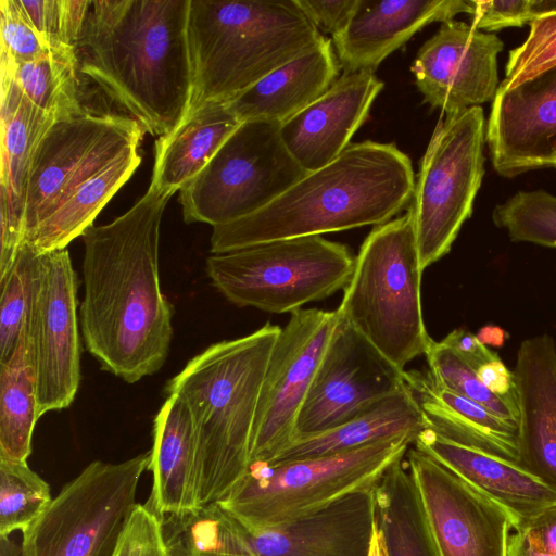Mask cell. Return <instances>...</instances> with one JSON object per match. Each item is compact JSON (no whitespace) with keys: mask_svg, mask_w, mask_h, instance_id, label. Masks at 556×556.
I'll return each mask as SVG.
<instances>
[{"mask_svg":"<svg viewBox=\"0 0 556 556\" xmlns=\"http://www.w3.org/2000/svg\"><path fill=\"white\" fill-rule=\"evenodd\" d=\"M170 197L149 187L126 213L81 236L85 346L103 370L128 383L159 371L173 340L174 309L159 273L160 227Z\"/></svg>","mask_w":556,"mask_h":556,"instance_id":"cell-1","label":"cell"},{"mask_svg":"<svg viewBox=\"0 0 556 556\" xmlns=\"http://www.w3.org/2000/svg\"><path fill=\"white\" fill-rule=\"evenodd\" d=\"M190 0H96L76 46L78 72L144 131L169 134L192 97Z\"/></svg>","mask_w":556,"mask_h":556,"instance_id":"cell-2","label":"cell"},{"mask_svg":"<svg viewBox=\"0 0 556 556\" xmlns=\"http://www.w3.org/2000/svg\"><path fill=\"white\" fill-rule=\"evenodd\" d=\"M415 175L394 142L351 143L257 212L213 227L211 253L384 224L412 202Z\"/></svg>","mask_w":556,"mask_h":556,"instance_id":"cell-3","label":"cell"},{"mask_svg":"<svg viewBox=\"0 0 556 556\" xmlns=\"http://www.w3.org/2000/svg\"><path fill=\"white\" fill-rule=\"evenodd\" d=\"M280 330L266 323L248 336L214 343L166 386L193 420L199 508L222 501L250 465L262 386Z\"/></svg>","mask_w":556,"mask_h":556,"instance_id":"cell-4","label":"cell"},{"mask_svg":"<svg viewBox=\"0 0 556 556\" xmlns=\"http://www.w3.org/2000/svg\"><path fill=\"white\" fill-rule=\"evenodd\" d=\"M188 37L189 113L233 99L325 38L296 0H190Z\"/></svg>","mask_w":556,"mask_h":556,"instance_id":"cell-5","label":"cell"},{"mask_svg":"<svg viewBox=\"0 0 556 556\" xmlns=\"http://www.w3.org/2000/svg\"><path fill=\"white\" fill-rule=\"evenodd\" d=\"M420 263L412 210L375 226L365 238L337 309L382 358L400 371L425 355Z\"/></svg>","mask_w":556,"mask_h":556,"instance_id":"cell-6","label":"cell"},{"mask_svg":"<svg viewBox=\"0 0 556 556\" xmlns=\"http://www.w3.org/2000/svg\"><path fill=\"white\" fill-rule=\"evenodd\" d=\"M413 443L412 437L400 435L336 455L274 465L251 463L217 505L243 528L276 527L372 489Z\"/></svg>","mask_w":556,"mask_h":556,"instance_id":"cell-7","label":"cell"},{"mask_svg":"<svg viewBox=\"0 0 556 556\" xmlns=\"http://www.w3.org/2000/svg\"><path fill=\"white\" fill-rule=\"evenodd\" d=\"M354 262L346 245L306 236L212 254L206 273L213 286L239 307L292 314L344 289Z\"/></svg>","mask_w":556,"mask_h":556,"instance_id":"cell-8","label":"cell"},{"mask_svg":"<svg viewBox=\"0 0 556 556\" xmlns=\"http://www.w3.org/2000/svg\"><path fill=\"white\" fill-rule=\"evenodd\" d=\"M150 459L90 463L22 532L21 556H114Z\"/></svg>","mask_w":556,"mask_h":556,"instance_id":"cell-9","label":"cell"},{"mask_svg":"<svg viewBox=\"0 0 556 556\" xmlns=\"http://www.w3.org/2000/svg\"><path fill=\"white\" fill-rule=\"evenodd\" d=\"M280 126L267 121L239 125L179 191L186 223L215 227L249 216L307 174L288 151Z\"/></svg>","mask_w":556,"mask_h":556,"instance_id":"cell-10","label":"cell"},{"mask_svg":"<svg viewBox=\"0 0 556 556\" xmlns=\"http://www.w3.org/2000/svg\"><path fill=\"white\" fill-rule=\"evenodd\" d=\"M485 132L481 106L445 114L437 123L408 206L424 269L450 252L471 216L485 173Z\"/></svg>","mask_w":556,"mask_h":556,"instance_id":"cell-11","label":"cell"},{"mask_svg":"<svg viewBox=\"0 0 556 556\" xmlns=\"http://www.w3.org/2000/svg\"><path fill=\"white\" fill-rule=\"evenodd\" d=\"M143 132L136 119L123 115H98L83 109L55 117L39 139L30 161L24 239L79 185L130 148L139 147Z\"/></svg>","mask_w":556,"mask_h":556,"instance_id":"cell-12","label":"cell"},{"mask_svg":"<svg viewBox=\"0 0 556 556\" xmlns=\"http://www.w3.org/2000/svg\"><path fill=\"white\" fill-rule=\"evenodd\" d=\"M77 289L67 249L40 254L26 320L39 417L68 407L79 388Z\"/></svg>","mask_w":556,"mask_h":556,"instance_id":"cell-13","label":"cell"},{"mask_svg":"<svg viewBox=\"0 0 556 556\" xmlns=\"http://www.w3.org/2000/svg\"><path fill=\"white\" fill-rule=\"evenodd\" d=\"M336 311L299 309L273 349L256 412L251 463H270L294 439L296 419L331 340Z\"/></svg>","mask_w":556,"mask_h":556,"instance_id":"cell-14","label":"cell"},{"mask_svg":"<svg viewBox=\"0 0 556 556\" xmlns=\"http://www.w3.org/2000/svg\"><path fill=\"white\" fill-rule=\"evenodd\" d=\"M404 386V371L382 358L338 316L298 416L293 440L338 427Z\"/></svg>","mask_w":556,"mask_h":556,"instance_id":"cell-15","label":"cell"},{"mask_svg":"<svg viewBox=\"0 0 556 556\" xmlns=\"http://www.w3.org/2000/svg\"><path fill=\"white\" fill-rule=\"evenodd\" d=\"M405 459L439 556H507L514 522L504 508L415 446Z\"/></svg>","mask_w":556,"mask_h":556,"instance_id":"cell-16","label":"cell"},{"mask_svg":"<svg viewBox=\"0 0 556 556\" xmlns=\"http://www.w3.org/2000/svg\"><path fill=\"white\" fill-rule=\"evenodd\" d=\"M504 42L462 21L441 23L410 66L424 102L445 114L492 102L498 86L497 56Z\"/></svg>","mask_w":556,"mask_h":556,"instance_id":"cell-17","label":"cell"},{"mask_svg":"<svg viewBox=\"0 0 556 556\" xmlns=\"http://www.w3.org/2000/svg\"><path fill=\"white\" fill-rule=\"evenodd\" d=\"M485 143L502 177L553 167L556 160V66L516 87L500 83Z\"/></svg>","mask_w":556,"mask_h":556,"instance_id":"cell-18","label":"cell"},{"mask_svg":"<svg viewBox=\"0 0 556 556\" xmlns=\"http://www.w3.org/2000/svg\"><path fill=\"white\" fill-rule=\"evenodd\" d=\"M383 86L375 72L344 73L323 96L281 124L290 154L307 173L331 163L351 144Z\"/></svg>","mask_w":556,"mask_h":556,"instance_id":"cell-19","label":"cell"},{"mask_svg":"<svg viewBox=\"0 0 556 556\" xmlns=\"http://www.w3.org/2000/svg\"><path fill=\"white\" fill-rule=\"evenodd\" d=\"M372 489L271 528L247 529L232 520L256 556H368L375 521Z\"/></svg>","mask_w":556,"mask_h":556,"instance_id":"cell-20","label":"cell"},{"mask_svg":"<svg viewBox=\"0 0 556 556\" xmlns=\"http://www.w3.org/2000/svg\"><path fill=\"white\" fill-rule=\"evenodd\" d=\"M518 465L556 493V343L548 334L521 342L516 365Z\"/></svg>","mask_w":556,"mask_h":556,"instance_id":"cell-21","label":"cell"},{"mask_svg":"<svg viewBox=\"0 0 556 556\" xmlns=\"http://www.w3.org/2000/svg\"><path fill=\"white\" fill-rule=\"evenodd\" d=\"M0 279L12 267L24 239L25 192L35 148L55 119L34 104L16 83L0 72Z\"/></svg>","mask_w":556,"mask_h":556,"instance_id":"cell-22","label":"cell"},{"mask_svg":"<svg viewBox=\"0 0 556 556\" xmlns=\"http://www.w3.org/2000/svg\"><path fill=\"white\" fill-rule=\"evenodd\" d=\"M471 12V0H358L345 29L332 38L340 67L375 72L428 24Z\"/></svg>","mask_w":556,"mask_h":556,"instance_id":"cell-23","label":"cell"},{"mask_svg":"<svg viewBox=\"0 0 556 556\" xmlns=\"http://www.w3.org/2000/svg\"><path fill=\"white\" fill-rule=\"evenodd\" d=\"M413 445L504 508L515 531L556 505V493L513 462L450 441L429 428Z\"/></svg>","mask_w":556,"mask_h":556,"instance_id":"cell-24","label":"cell"},{"mask_svg":"<svg viewBox=\"0 0 556 556\" xmlns=\"http://www.w3.org/2000/svg\"><path fill=\"white\" fill-rule=\"evenodd\" d=\"M152 434L153 480L147 505L161 518L199 509L195 429L179 396L168 395L154 418Z\"/></svg>","mask_w":556,"mask_h":556,"instance_id":"cell-25","label":"cell"},{"mask_svg":"<svg viewBox=\"0 0 556 556\" xmlns=\"http://www.w3.org/2000/svg\"><path fill=\"white\" fill-rule=\"evenodd\" d=\"M339 70L332 41L325 37L225 103L240 123L282 124L323 96L338 79Z\"/></svg>","mask_w":556,"mask_h":556,"instance_id":"cell-26","label":"cell"},{"mask_svg":"<svg viewBox=\"0 0 556 556\" xmlns=\"http://www.w3.org/2000/svg\"><path fill=\"white\" fill-rule=\"evenodd\" d=\"M404 383L421 409L426 428L455 443L518 465L517 424L439 386L428 371H404Z\"/></svg>","mask_w":556,"mask_h":556,"instance_id":"cell-27","label":"cell"},{"mask_svg":"<svg viewBox=\"0 0 556 556\" xmlns=\"http://www.w3.org/2000/svg\"><path fill=\"white\" fill-rule=\"evenodd\" d=\"M241 123L225 102H206L159 137L150 188L174 194L212 160Z\"/></svg>","mask_w":556,"mask_h":556,"instance_id":"cell-28","label":"cell"},{"mask_svg":"<svg viewBox=\"0 0 556 556\" xmlns=\"http://www.w3.org/2000/svg\"><path fill=\"white\" fill-rule=\"evenodd\" d=\"M426 427L424 414L405 384L338 427L293 440L268 465L341 454L400 435L415 441Z\"/></svg>","mask_w":556,"mask_h":556,"instance_id":"cell-29","label":"cell"},{"mask_svg":"<svg viewBox=\"0 0 556 556\" xmlns=\"http://www.w3.org/2000/svg\"><path fill=\"white\" fill-rule=\"evenodd\" d=\"M139 147L124 152L103 169L79 185L61 206L24 241L37 253L63 250L93 225L99 212L131 177L141 162Z\"/></svg>","mask_w":556,"mask_h":556,"instance_id":"cell-30","label":"cell"},{"mask_svg":"<svg viewBox=\"0 0 556 556\" xmlns=\"http://www.w3.org/2000/svg\"><path fill=\"white\" fill-rule=\"evenodd\" d=\"M372 491L375 522L388 556H439L405 457L387 469Z\"/></svg>","mask_w":556,"mask_h":556,"instance_id":"cell-31","label":"cell"},{"mask_svg":"<svg viewBox=\"0 0 556 556\" xmlns=\"http://www.w3.org/2000/svg\"><path fill=\"white\" fill-rule=\"evenodd\" d=\"M38 418L36 375L25 323L14 353L0 364L1 459L27 462Z\"/></svg>","mask_w":556,"mask_h":556,"instance_id":"cell-32","label":"cell"},{"mask_svg":"<svg viewBox=\"0 0 556 556\" xmlns=\"http://www.w3.org/2000/svg\"><path fill=\"white\" fill-rule=\"evenodd\" d=\"M0 72L11 76L24 94L55 117L83 110L78 99L76 51L64 45L29 62L0 58Z\"/></svg>","mask_w":556,"mask_h":556,"instance_id":"cell-33","label":"cell"},{"mask_svg":"<svg viewBox=\"0 0 556 556\" xmlns=\"http://www.w3.org/2000/svg\"><path fill=\"white\" fill-rule=\"evenodd\" d=\"M40 254L23 241L16 258L0 280V364L14 353L28 317Z\"/></svg>","mask_w":556,"mask_h":556,"instance_id":"cell-34","label":"cell"},{"mask_svg":"<svg viewBox=\"0 0 556 556\" xmlns=\"http://www.w3.org/2000/svg\"><path fill=\"white\" fill-rule=\"evenodd\" d=\"M51 501L49 484L27 462L0 458V536L26 530Z\"/></svg>","mask_w":556,"mask_h":556,"instance_id":"cell-35","label":"cell"},{"mask_svg":"<svg viewBox=\"0 0 556 556\" xmlns=\"http://www.w3.org/2000/svg\"><path fill=\"white\" fill-rule=\"evenodd\" d=\"M425 356L428 372L439 386L481 404L503 419L518 422L516 395L502 397L490 392L476 369L442 340H432Z\"/></svg>","mask_w":556,"mask_h":556,"instance_id":"cell-36","label":"cell"},{"mask_svg":"<svg viewBox=\"0 0 556 556\" xmlns=\"http://www.w3.org/2000/svg\"><path fill=\"white\" fill-rule=\"evenodd\" d=\"M492 220L515 242L556 248V195L547 191L516 192L493 208Z\"/></svg>","mask_w":556,"mask_h":556,"instance_id":"cell-37","label":"cell"},{"mask_svg":"<svg viewBox=\"0 0 556 556\" xmlns=\"http://www.w3.org/2000/svg\"><path fill=\"white\" fill-rule=\"evenodd\" d=\"M526 40L508 53L506 87H516L556 66V2L547 1L546 10L530 24Z\"/></svg>","mask_w":556,"mask_h":556,"instance_id":"cell-38","label":"cell"},{"mask_svg":"<svg viewBox=\"0 0 556 556\" xmlns=\"http://www.w3.org/2000/svg\"><path fill=\"white\" fill-rule=\"evenodd\" d=\"M0 36L1 56L13 63L33 61L62 45L42 37L25 17L17 0H0Z\"/></svg>","mask_w":556,"mask_h":556,"instance_id":"cell-39","label":"cell"},{"mask_svg":"<svg viewBox=\"0 0 556 556\" xmlns=\"http://www.w3.org/2000/svg\"><path fill=\"white\" fill-rule=\"evenodd\" d=\"M174 556H217L213 541V506L162 519Z\"/></svg>","mask_w":556,"mask_h":556,"instance_id":"cell-40","label":"cell"},{"mask_svg":"<svg viewBox=\"0 0 556 556\" xmlns=\"http://www.w3.org/2000/svg\"><path fill=\"white\" fill-rule=\"evenodd\" d=\"M114 556H174L162 518L147 504L136 506Z\"/></svg>","mask_w":556,"mask_h":556,"instance_id":"cell-41","label":"cell"},{"mask_svg":"<svg viewBox=\"0 0 556 556\" xmlns=\"http://www.w3.org/2000/svg\"><path fill=\"white\" fill-rule=\"evenodd\" d=\"M546 4L539 0H471V25L485 33L522 27L544 12Z\"/></svg>","mask_w":556,"mask_h":556,"instance_id":"cell-42","label":"cell"},{"mask_svg":"<svg viewBox=\"0 0 556 556\" xmlns=\"http://www.w3.org/2000/svg\"><path fill=\"white\" fill-rule=\"evenodd\" d=\"M298 5L320 31L340 35L350 22L358 0H296Z\"/></svg>","mask_w":556,"mask_h":556,"instance_id":"cell-43","label":"cell"},{"mask_svg":"<svg viewBox=\"0 0 556 556\" xmlns=\"http://www.w3.org/2000/svg\"><path fill=\"white\" fill-rule=\"evenodd\" d=\"M213 541L217 556H256L233 520L217 504H213Z\"/></svg>","mask_w":556,"mask_h":556,"instance_id":"cell-44","label":"cell"},{"mask_svg":"<svg viewBox=\"0 0 556 556\" xmlns=\"http://www.w3.org/2000/svg\"><path fill=\"white\" fill-rule=\"evenodd\" d=\"M17 3L25 17L42 37L54 45L62 43L59 40V0H17Z\"/></svg>","mask_w":556,"mask_h":556,"instance_id":"cell-45","label":"cell"},{"mask_svg":"<svg viewBox=\"0 0 556 556\" xmlns=\"http://www.w3.org/2000/svg\"><path fill=\"white\" fill-rule=\"evenodd\" d=\"M91 4V0H59V40L63 45L76 49Z\"/></svg>","mask_w":556,"mask_h":556,"instance_id":"cell-46","label":"cell"},{"mask_svg":"<svg viewBox=\"0 0 556 556\" xmlns=\"http://www.w3.org/2000/svg\"><path fill=\"white\" fill-rule=\"evenodd\" d=\"M442 341L454 349L476 370L483 364L500 358L496 353L482 344L476 334L464 329H455Z\"/></svg>","mask_w":556,"mask_h":556,"instance_id":"cell-47","label":"cell"},{"mask_svg":"<svg viewBox=\"0 0 556 556\" xmlns=\"http://www.w3.org/2000/svg\"><path fill=\"white\" fill-rule=\"evenodd\" d=\"M518 531L540 551L556 556V505L545 509Z\"/></svg>","mask_w":556,"mask_h":556,"instance_id":"cell-48","label":"cell"},{"mask_svg":"<svg viewBox=\"0 0 556 556\" xmlns=\"http://www.w3.org/2000/svg\"><path fill=\"white\" fill-rule=\"evenodd\" d=\"M476 372L480 381L493 394L502 397L516 395L514 372L506 367L501 358L483 364Z\"/></svg>","mask_w":556,"mask_h":556,"instance_id":"cell-49","label":"cell"},{"mask_svg":"<svg viewBox=\"0 0 556 556\" xmlns=\"http://www.w3.org/2000/svg\"><path fill=\"white\" fill-rule=\"evenodd\" d=\"M507 556H552L535 547L529 539L519 531L508 538Z\"/></svg>","mask_w":556,"mask_h":556,"instance_id":"cell-50","label":"cell"},{"mask_svg":"<svg viewBox=\"0 0 556 556\" xmlns=\"http://www.w3.org/2000/svg\"><path fill=\"white\" fill-rule=\"evenodd\" d=\"M476 336L482 344L497 348L502 346L507 338L503 328L492 325L482 327Z\"/></svg>","mask_w":556,"mask_h":556,"instance_id":"cell-51","label":"cell"},{"mask_svg":"<svg viewBox=\"0 0 556 556\" xmlns=\"http://www.w3.org/2000/svg\"><path fill=\"white\" fill-rule=\"evenodd\" d=\"M368 556H388L382 532L374 521Z\"/></svg>","mask_w":556,"mask_h":556,"instance_id":"cell-52","label":"cell"},{"mask_svg":"<svg viewBox=\"0 0 556 556\" xmlns=\"http://www.w3.org/2000/svg\"><path fill=\"white\" fill-rule=\"evenodd\" d=\"M0 556H21V546L9 536H0Z\"/></svg>","mask_w":556,"mask_h":556,"instance_id":"cell-53","label":"cell"},{"mask_svg":"<svg viewBox=\"0 0 556 556\" xmlns=\"http://www.w3.org/2000/svg\"><path fill=\"white\" fill-rule=\"evenodd\" d=\"M553 167H555V168H556V160H555V162H554V164H553Z\"/></svg>","mask_w":556,"mask_h":556,"instance_id":"cell-54","label":"cell"}]
</instances>
